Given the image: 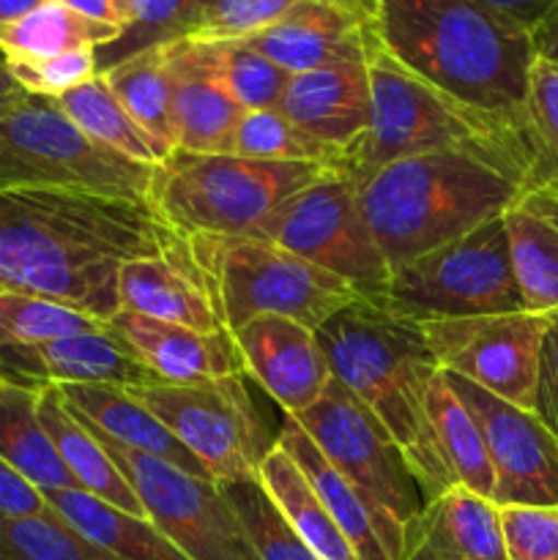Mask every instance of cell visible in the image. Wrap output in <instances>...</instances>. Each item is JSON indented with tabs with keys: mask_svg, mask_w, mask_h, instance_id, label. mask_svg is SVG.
Instances as JSON below:
<instances>
[{
	"mask_svg": "<svg viewBox=\"0 0 558 560\" xmlns=\"http://www.w3.org/2000/svg\"><path fill=\"white\" fill-rule=\"evenodd\" d=\"M263 490L274 501V506L284 514L290 528L301 536L306 547L315 552L317 560H359L353 547L337 528L332 514L321 503L317 492L312 490L304 470L282 446H274L257 468Z\"/></svg>",
	"mask_w": 558,
	"mask_h": 560,
	"instance_id": "obj_31",
	"label": "cell"
},
{
	"mask_svg": "<svg viewBox=\"0 0 558 560\" xmlns=\"http://www.w3.org/2000/svg\"><path fill=\"white\" fill-rule=\"evenodd\" d=\"M367 71L372 96L370 126L342 156V175L361 180L416 153L481 151L518 164L534 180H545L528 126L446 96L403 69L377 44L367 55Z\"/></svg>",
	"mask_w": 558,
	"mask_h": 560,
	"instance_id": "obj_5",
	"label": "cell"
},
{
	"mask_svg": "<svg viewBox=\"0 0 558 560\" xmlns=\"http://www.w3.org/2000/svg\"><path fill=\"white\" fill-rule=\"evenodd\" d=\"M120 36V27L85 20L55 0H44L16 20L0 22V52L5 60H42L71 49H104Z\"/></svg>",
	"mask_w": 558,
	"mask_h": 560,
	"instance_id": "obj_33",
	"label": "cell"
},
{
	"mask_svg": "<svg viewBox=\"0 0 558 560\" xmlns=\"http://www.w3.org/2000/svg\"><path fill=\"white\" fill-rule=\"evenodd\" d=\"M531 42H534L536 58L558 66V0H553V5L545 11V16L534 25Z\"/></svg>",
	"mask_w": 558,
	"mask_h": 560,
	"instance_id": "obj_49",
	"label": "cell"
},
{
	"mask_svg": "<svg viewBox=\"0 0 558 560\" xmlns=\"http://www.w3.org/2000/svg\"><path fill=\"white\" fill-rule=\"evenodd\" d=\"M217 487L228 506L233 509L257 560H317L315 552L290 528L284 514L274 506L257 476L217 481Z\"/></svg>",
	"mask_w": 558,
	"mask_h": 560,
	"instance_id": "obj_36",
	"label": "cell"
},
{
	"mask_svg": "<svg viewBox=\"0 0 558 560\" xmlns=\"http://www.w3.org/2000/svg\"><path fill=\"white\" fill-rule=\"evenodd\" d=\"M55 3L66 5V9L85 16V20L104 22V25H115L126 31V14L118 0H55Z\"/></svg>",
	"mask_w": 558,
	"mask_h": 560,
	"instance_id": "obj_48",
	"label": "cell"
},
{
	"mask_svg": "<svg viewBox=\"0 0 558 560\" xmlns=\"http://www.w3.org/2000/svg\"><path fill=\"white\" fill-rule=\"evenodd\" d=\"M44 0H0V22H11L16 16L27 14L36 5H42Z\"/></svg>",
	"mask_w": 558,
	"mask_h": 560,
	"instance_id": "obj_51",
	"label": "cell"
},
{
	"mask_svg": "<svg viewBox=\"0 0 558 560\" xmlns=\"http://www.w3.org/2000/svg\"><path fill=\"white\" fill-rule=\"evenodd\" d=\"M403 560H507L498 506L468 487H449L408 525Z\"/></svg>",
	"mask_w": 558,
	"mask_h": 560,
	"instance_id": "obj_23",
	"label": "cell"
},
{
	"mask_svg": "<svg viewBox=\"0 0 558 560\" xmlns=\"http://www.w3.org/2000/svg\"><path fill=\"white\" fill-rule=\"evenodd\" d=\"M80 419V416H77ZM82 421V419H80ZM93 430V427H91ZM140 498L146 517L189 560H257L233 509L213 481L195 479L164 459L118 446L93 430Z\"/></svg>",
	"mask_w": 558,
	"mask_h": 560,
	"instance_id": "obj_13",
	"label": "cell"
},
{
	"mask_svg": "<svg viewBox=\"0 0 558 560\" xmlns=\"http://www.w3.org/2000/svg\"><path fill=\"white\" fill-rule=\"evenodd\" d=\"M120 107L170 153L175 151L173 135V71H170L164 44L131 52L98 71Z\"/></svg>",
	"mask_w": 558,
	"mask_h": 560,
	"instance_id": "obj_34",
	"label": "cell"
},
{
	"mask_svg": "<svg viewBox=\"0 0 558 560\" xmlns=\"http://www.w3.org/2000/svg\"><path fill=\"white\" fill-rule=\"evenodd\" d=\"M55 514L118 560H189L151 520L109 506L82 490L44 492Z\"/></svg>",
	"mask_w": 558,
	"mask_h": 560,
	"instance_id": "obj_28",
	"label": "cell"
},
{
	"mask_svg": "<svg viewBox=\"0 0 558 560\" xmlns=\"http://www.w3.org/2000/svg\"><path fill=\"white\" fill-rule=\"evenodd\" d=\"M479 424L490 454L496 506H558V438L531 410L492 397L485 388L443 372Z\"/></svg>",
	"mask_w": 558,
	"mask_h": 560,
	"instance_id": "obj_15",
	"label": "cell"
},
{
	"mask_svg": "<svg viewBox=\"0 0 558 560\" xmlns=\"http://www.w3.org/2000/svg\"><path fill=\"white\" fill-rule=\"evenodd\" d=\"M534 416L558 438V310L550 315L536 377Z\"/></svg>",
	"mask_w": 558,
	"mask_h": 560,
	"instance_id": "obj_45",
	"label": "cell"
},
{
	"mask_svg": "<svg viewBox=\"0 0 558 560\" xmlns=\"http://www.w3.org/2000/svg\"><path fill=\"white\" fill-rule=\"evenodd\" d=\"M120 3H124L126 31L118 42L131 38V47L126 55L186 36L191 22H195L191 0H120Z\"/></svg>",
	"mask_w": 558,
	"mask_h": 560,
	"instance_id": "obj_44",
	"label": "cell"
},
{
	"mask_svg": "<svg viewBox=\"0 0 558 560\" xmlns=\"http://www.w3.org/2000/svg\"><path fill=\"white\" fill-rule=\"evenodd\" d=\"M11 77L25 93L58 98L71 88L82 85L96 77V49H71V52L55 55L42 60H5Z\"/></svg>",
	"mask_w": 558,
	"mask_h": 560,
	"instance_id": "obj_43",
	"label": "cell"
},
{
	"mask_svg": "<svg viewBox=\"0 0 558 560\" xmlns=\"http://www.w3.org/2000/svg\"><path fill=\"white\" fill-rule=\"evenodd\" d=\"M509 257L528 312L558 310V178L523 186L501 213Z\"/></svg>",
	"mask_w": 558,
	"mask_h": 560,
	"instance_id": "obj_24",
	"label": "cell"
},
{
	"mask_svg": "<svg viewBox=\"0 0 558 560\" xmlns=\"http://www.w3.org/2000/svg\"><path fill=\"white\" fill-rule=\"evenodd\" d=\"M377 47L446 96L528 126L531 31L479 0H359ZM531 131V129H528Z\"/></svg>",
	"mask_w": 558,
	"mask_h": 560,
	"instance_id": "obj_2",
	"label": "cell"
},
{
	"mask_svg": "<svg viewBox=\"0 0 558 560\" xmlns=\"http://www.w3.org/2000/svg\"><path fill=\"white\" fill-rule=\"evenodd\" d=\"M38 388L11 383L0 394V459L42 495L53 490H77L38 419Z\"/></svg>",
	"mask_w": 558,
	"mask_h": 560,
	"instance_id": "obj_30",
	"label": "cell"
},
{
	"mask_svg": "<svg viewBox=\"0 0 558 560\" xmlns=\"http://www.w3.org/2000/svg\"><path fill=\"white\" fill-rule=\"evenodd\" d=\"M246 375L284 410L301 416L332 381L317 334L279 315H260L230 334Z\"/></svg>",
	"mask_w": 558,
	"mask_h": 560,
	"instance_id": "obj_17",
	"label": "cell"
},
{
	"mask_svg": "<svg viewBox=\"0 0 558 560\" xmlns=\"http://www.w3.org/2000/svg\"><path fill=\"white\" fill-rule=\"evenodd\" d=\"M479 3H485L487 9L498 11V14L509 16V20L520 22L523 27L534 31V25L545 16L553 0H479Z\"/></svg>",
	"mask_w": 558,
	"mask_h": 560,
	"instance_id": "obj_47",
	"label": "cell"
},
{
	"mask_svg": "<svg viewBox=\"0 0 558 560\" xmlns=\"http://www.w3.org/2000/svg\"><path fill=\"white\" fill-rule=\"evenodd\" d=\"M377 304L419 326L523 312L501 217L394 268Z\"/></svg>",
	"mask_w": 558,
	"mask_h": 560,
	"instance_id": "obj_9",
	"label": "cell"
},
{
	"mask_svg": "<svg viewBox=\"0 0 558 560\" xmlns=\"http://www.w3.org/2000/svg\"><path fill=\"white\" fill-rule=\"evenodd\" d=\"M60 397L71 413L80 416L88 427L102 432L118 446L148 457L164 459L195 479L213 481L208 470L197 463L191 452L181 446L178 438L146 408L137 402L126 388L118 386H58Z\"/></svg>",
	"mask_w": 558,
	"mask_h": 560,
	"instance_id": "obj_25",
	"label": "cell"
},
{
	"mask_svg": "<svg viewBox=\"0 0 558 560\" xmlns=\"http://www.w3.org/2000/svg\"><path fill=\"white\" fill-rule=\"evenodd\" d=\"M315 334L332 377L397 443L419 481L425 503L454 487L427 413L430 386L441 366L419 323L394 315L377 301L356 299Z\"/></svg>",
	"mask_w": 558,
	"mask_h": 560,
	"instance_id": "obj_3",
	"label": "cell"
},
{
	"mask_svg": "<svg viewBox=\"0 0 558 560\" xmlns=\"http://www.w3.org/2000/svg\"><path fill=\"white\" fill-rule=\"evenodd\" d=\"M295 3L301 0H208L186 36L202 42H239L274 25Z\"/></svg>",
	"mask_w": 558,
	"mask_h": 560,
	"instance_id": "obj_40",
	"label": "cell"
},
{
	"mask_svg": "<svg viewBox=\"0 0 558 560\" xmlns=\"http://www.w3.org/2000/svg\"><path fill=\"white\" fill-rule=\"evenodd\" d=\"M0 560H118L49 509L42 517L0 514Z\"/></svg>",
	"mask_w": 558,
	"mask_h": 560,
	"instance_id": "obj_39",
	"label": "cell"
},
{
	"mask_svg": "<svg viewBox=\"0 0 558 560\" xmlns=\"http://www.w3.org/2000/svg\"><path fill=\"white\" fill-rule=\"evenodd\" d=\"M38 419H42L60 463L74 479L77 490L88 492V495L98 498V501L109 503L120 512L146 517V509H142L137 492L131 490L126 476L120 474L102 441L93 435L91 427L71 413V408L60 397L58 386L38 388Z\"/></svg>",
	"mask_w": 558,
	"mask_h": 560,
	"instance_id": "obj_26",
	"label": "cell"
},
{
	"mask_svg": "<svg viewBox=\"0 0 558 560\" xmlns=\"http://www.w3.org/2000/svg\"><path fill=\"white\" fill-rule=\"evenodd\" d=\"M184 241L151 202L88 189L0 191V293H27L107 323L120 268Z\"/></svg>",
	"mask_w": 558,
	"mask_h": 560,
	"instance_id": "obj_1",
	"label": "cell"
},
{
	"mask_svg": "<svg viewBox=\"0 0 558 560\" xmlns=\"http://www.w3.org/2000/svg\"><path fill=\"white\" fill-rule=\"evenodd\" d=\"M290 77L348 60H367L375 38L359 0H301L274 25L239 38Z\"/></svg>",
	"mask_w": 558,
	"mask_h": 560,
	"instance_id": "obj_16",
	"label": "cell"
},
{
	"mask_svg": "<svg viewBox=\"0 0 558 560\" xmlns=\"http://www.w3.org/2000/svg\"><path fill=\"white\" fill-rule=\"evenodd\" d=\"M233 156L260 159V162H312L339 170V156L326 145L301 131L279 107L246 109L235 129Z\"/></svg>",
	"mask_w": 558,
	"mask_h": 560,
	"instance_id": "obj_37",
	"label": "cell"
},
{
	"mask_svg": "<svg viewBox=\"0 0 558 560\" xmlns=\"http://www.w3.org/2000/svg\"><path fill=\"white\" fill-rule=\"evenodd\" d=\"M58 107L63 109L66 118L96 145L129 159V162L156 167L170 156L162 142L153 140L146 129H140L135 118L120 107L115 93L104 82L102 74L91 77L82 85L71 88L69 93L55 98Z\"/></svg>",
	"mask_w": 558,
	"mask_h": 560,
	"instance_id": "obj_32",
	"label": "cell"
},
{
	"mask_svg": "<svg viewBox=\"0 0 558 560\" xmlns=\"http://www.w3.org/2000/svg\"><path fill=\"white\" fill-rule=\"evenodd\" d=\"M0 375L20 386H118L159 383L107 328L49 339L31 348H0Z\"/></svg>",
	"mask_w": 558,
	"mask_h": 560,
	"instance_id": "obj_18",
	"label": "cell"
},
{
	"mask_svg": "<svg viewBox=\"0 0 558 560\" xmlns=\"http://www.w3.org/2000/svg\"><path fill=\"white\" fill-rule=\"evenodd\" d=\"M528 184L534 178L525 170L490 153L430 151L356 180V197L394 271L498 219Z\"/></svg>",
	"mask_w": 558,
	"mask_h": 560,
	"instance_id": "obj_4",
	"label": "cell"
},
{
	"mask_svg": "<svg viewBox=\"0 0 558 560\" xmlns=\"http://www.w3.org/2000/svg\"><path fill=\"white\" fill-rule=\"evenodd\" d=\"M244 235L304 257L350 284L361 299L383 301L386 295L392 268L361 217L356 180L339 170H328Z\"/></svg>",
	"mask_w": 558,
	"mask_h": 560,
	"instance_id": "obj_10",
	"label": "cell"
},
{
	"mask_svg": "<svg viewBox=\"0 0 558 560\" xmlns=\"http://www.w3.org/2000/svg\"><path fill=\"white\" fill-rule=\"evenodd\" d=\"M427 413H430L432 432H435L438 452H441L454 485L468 487V490L479 492V495L492 501L496 474H492L485 438H481L479 424H476L470 410L463 405V399L449 388L443 370L438 372V377L430 386Z\"/></svg>",
	"mask_w": 558,
	"mask_h": 560,
	"instance_id": "obj_35",
	"label": "cell"
},
{
	"mask_svg": "<svg viewBox=\"0 0 558 560\" xmlns=\"http://www.w3.org/2000/svg\"><path fill=\"white\" fill-rule=\"evenodd\" d=\"M531 140L539 153L542 175L558 178V66L536 58L528 77L525 102Z\"/></svg>",
	"mask_w": 558,
	"mask_h": 560,
	"instance_id": "obj_41",
	"label": "cell"
},
{
	"mask_svg": "<svg viewBox=\"0 0 558 560\" xmlns=\"http://www.w3.org/2000/svg\"><path fill=\"white\" fill-rule=\"evenodd\" d=\"M20 96H25V91L16 85V80L11 77V71H9V63H5L3 52H0V107L9 102H14V98H20Z\"/></svg>",
	"mask_w": 558,
	"mask_h": 560,
	"instance_id": "obj_50",
	"label": "cell"
},
{
	"mask_svg": "<svg viewBox=\"0 0 558 560\" xmlns=\"http://www.w3.org/2000/svg\"><path fill=\"white\" fill-rule=\"evenodd\" d=\"M118 3H120V0H118ZM120 9H124V3H120Z\"/></svg>",
	"mask_w": 558,
	"mask_h": 560,
	"instance_id": "obj_54",
	"label": "cell"
},
{
	"mask_svg": "<svg viewBox=\"0 0 558 560\" xmlns=\"http://www.w3.org/2000/svg\"><path fill=\"white\" fill-rule=\"evenodd\" d=\"M151 175L88 140L55 98L25 93L0 107V191L88 189L148 202Z\"/></svg>",
	"mask_w": 558,
	"mask_h": 560,
	"instance_id": "obj_8",
	"label": "cell"
},
{
	"mask_svg": "<svg viewBox=\"0 0 558 560\" xmlns=\"http://www.w3.org/2000/svg\"><path fill=\"white\" fill-rule=\"evenodd\" d=\"M0 514L5 517H42L49 514V503L42 492L22 479L11 465L0 459Z\"/></svg>",
	"mask_w": 558,
	"mask_h": 560,
	"instance_id": "obj_46",
	"label": "cell"
},
{
	"mask_svg": "<svg viewBox=\"0 0 558 560\" xmlns=\"http://www.w3.org/2000/svg\"><path fill=\"white\" fill-rule=\"evenodd\" d=\"M507 560H558V506H498Z\"/></svg>",
	"mask_w": 558,
	"mask_h": 560,
	"instance_id": "obj_42",
	"label": "cell"
},
{
	"mask_svg": "<svg viewBox=\"0 0 558 560\" xmlns=\"http://www.w3.org/2000/svg\"><path fill=\"white\" fill-rule=\"evenodd\" d=\"M126 392L195 454L213 485L257 476L266 454L277 446L241 375L191 386L151 383Z\"/></svg>",
	"mask_w": 558,
	"mask_h": 560,
	"instance_id": "obj_11",
	"label": "cell"
},
{
	"mask_svg": "<svg viewBox=\"0 0 558 560\" xmlns=\"http://www.w3.org/2000/svg\"><path fill=\"white\" fill-rule=\"evenodd\" d=\"M9 386H11V381H9V377H5V375H0V394H3L5 388H9Z\"/></svg>",
	"mask_w": 558,
	"mask_h": 560,
	"instance_id": "obj_53",
	"label": "cell"
},
{
	"mask_svg": "<svg viewBox=\"0 0 558 560\" xmlns=\"http://www.w3.org/2000/svg\"><path fill=\"white\" fill-rule=\"evenodd\" d=\"M120 310L200 334H228L208 279L191 257L189 238L156 257H140L120 268Z\"/></svg>",
	"mask_w": 558,
	"mask_h": 560,
	"instance_id": "obj_19",
	"label": "cell"
},
{
	"mask_svg": "<svg viewBox=\"0 0 558 560\" xmlns=\"http://www.w3.org/2000/svg\"><path fill=\"white\" fill-rule=\"evenodd\" d=\"M173 71V135L175 151L186 153H230L235 129L246 109L189 66L178 63L167 52Z\"/></svg>",
	"mask_w": 558,
	"mask_h": 560,
	"instance_id": "obj_29",
	"label": "cell"
},
{
	"mask_svg": "<svg viewBox=\"0 0 558 560\" xmlns=\"http://www.w3.org/2000/svg\"><path fill=\"white\" fill-rule=\"evenodd\" d=\"M206 3H208V0H191V5H195V16L200 14V9H202V5H206Z\"/></svg>",
	"mask_w": 558,
	"mask_h": 560,
	"instance_id": "obj_52",
	"label": "cell"
},
{
	"mask_svg": "<svg viewBox=\"0 0 558 560\" xmlns=\"http://www.w3.org/2000/svg\"><path fill=\"white\" fill-rule=\"evenodd\" d=\"M328 170L312 162L173 151L153 167L148 202L186 238L244 235Z\"/></svg>",
	"mask_w": 558,
	"mask_h": 560,
	"instance_id": "obj_6",
	"label": "cell"
},
{
	"mask_svg": "<svg viewBox=\"0 0 558 560\" xmlns=\"http://www.w3.org/2000/svg\"><path fill=\"white\" fill-rule=\"evenodd\" d=\"M228 334L260 315H279L317 328L361 299L350 284L304 257L257 235L189 238Z\"/></svg>",
	"mask_w": 558,
	"mask_h": 560,
	"instance_id": "obj_7",
	"label": "cell"
},
{
	"mask_svg": "<svg viewBox=\"0 0 558 560\" xmlns=\"http://www.w3.org/2000/svg\"><path fill=\"white\" fill-rule=\"evenodd\" d=\"M107 328L142 366L151 370L159 383L191 386V383L244 375L230 334H200L129 310L115 312L107 320Z\"/></svg>",
	"mask_w": 558,
	"mask_h": 560,
	"instance_id": "obj_21",
	"label": "cell"
},
{
	"mask_svg": "<svg viewBox=\"0 0 558 560\" xmlns=\"http://www.w3.org/2000/svg\"><path fill=\"white\" fill-rule=\"evenodd\" d=\"M167 44V52L178 63L222 88L244 109L277 107L288 88L290 74L263 58L244 42H202V38L178 36Z\"/></svg>",
	"mask_w": 558,
	"mask_h": 560,
	"instance_id": "obj_27",
	"label": "cell"
},
{
	"mask_svg": "<svg viewBox=\"0 0 558 560\" xmlns=\"http://www.w3.org/2000/svg\"><path fill=\"white\" fill-rule=\"evenodd\" d=\"M550 315L523 310L421 323V331L443 372L534 413L539 355Z\"/></svg>",
	"mask_w": 558,
	"mask_h": 560,
	"instance_id": "obj_14",
	"label": "cell"
},
{
	"mask_svg": "<svg viewBox=\"0 0 558 560\" xmlns=\"http://www.w3.org/2000/svg\"><path fill=\"white\" fill-rule=\"evenodd\" d=\"M277 107L301 131L337 153L342 164L345 153L370 126L372 96L367 60H348L293 74Z\"/></svg>",
	"mask_w": 558,
	"mask_h": 560,
	"instance_id": "obj_20",
	"label": "cell"
},
{
	"mask_svg": "<svg viewBox=\"0 0 558 560\" xmlns=\"http://www.w3.org/2000/svg\"><path fill=\"white\" fill-rule=\"evenodd\" d=\"M295 421L356 492L408 534V525L425 506V495L408 459L381 421L334 377L323 397L295 416Z\"/></svg>",
	"mask_w": 558,
	"mask_h": 560,
	"instance_id": "obj_12",
	"label": "cell"
},
{
	"mask_svg": "<svg viewBox=\"0 0 558 560\" xmlns=\"http://www.w3.org/2000/svg\"><path fill=\"white\" fill-rule=\"evenodd\" d=\"M104 326L96 317L60 301L27 293H0V348H31Z\"/></svg>",
	"mask_w": 558,
	"mask_h": 560,
	"instance_id": "obj_38",
	"label": "cell"
},
{
	"mask_svg": "<svg viewBox=\"0 0 558 560\" xmlns=\"http://www.w3.org/2000/svg\"><path fill=\"white\" fill-rule=\"evenodd\" d=\"M277 446H282L295 459L304 476L310 479L312 490L317 492L321 503L348 545L353 547L359 560H403L405 556V528L377 514L356 487L334 468L326 454L315 446L304 427L293 416H282L277 432Z\"/></svg>",
	"mask_w": 558,
	"mask_h": 560,
	"instance_id": "obj_22",
	"label": "cell"
}]
</instances>
